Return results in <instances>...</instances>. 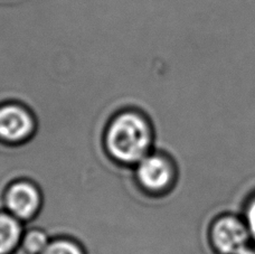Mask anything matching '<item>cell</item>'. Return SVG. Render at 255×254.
Instances as JSON below:
<instances>
[{
    "label": "cell",
    "instance_id": "cell-1",
    "mask_svg": "<svg viewBox=\"0 0 255 254\" xmlns=\"http://www.w3.org/2000/svg\"><path fill=\"white\" fill-rule=\"evenodd\" d=\"M106 147L120 164L135 166L153 149V132L148 118L134 109L121 111L109 124Z\"/></svg>",
    "mask_w": 255,
    "mask_h": 254
},
{
    "label": "cell",
    "instance_id": "cell-2",
    "mask_svg": "<svg viewBox=\"0 0 255 254\" xmlns=\"http://www.w3.org/2000/svg\"><path fill=\"white\" fill-rule=\"evenodd\" d=\"M205 238L213 254H242L252 249V240L242 214L222 212L206 226Z\"/></svg>",
    "mask_w": 255,
    "mask_h": 254
},
{
    "label": "cell",
    "instance_id": "cell-3",
    "mask_svg": "<svg viewBox=\"0 0 255 254\" xmlns=\"http://www.w3.org/2000/svg\"><path fill=\"white\" fill-rule=\"evenodd\" d=\"M135 177L145 192L153 195L166 194L174 188L178 170L169 156L152 151L134 166Z\"/></svg>",
    "mask_w": 255,
    "mask_h": 254
},
{
    "label": "cell",
    "instance_id": "cell-4",
    "mask_svg": "<svg viewBox=\"0 0 255 254\" xmlns=\"http://www.w3.org/2000/svg\"><path fill=\"white\" fill-rule=\"evenodd\" d=\"M36 122L28 108L18 102L0 104V140L17 144L33 135Z\"/></svg>",
    "mask_w": 255,
    "mask_h": 254
},
{
    "label": "cell",
    "instance_id": "cell-5",
    "mask_svg": "<svg viewBox=\"0 0 255 254\" xmlns=\"http://www.w3.org/2000/svg\"><path fill=\"white\" fill-rule=\"evenodd\" d=\"M42 206V194L37 186L29 180H17L9 186L4 194V207L21 222L34 219Z\"/></svg>",
    "mask_w": 255,
    "mask_h": 254
},
{
    "label": "cell",
    "instance_id": "cell-6",
    "mask_svg": "<svg viewBox=\"0 0 255 254\" xmlns=\"http://www.w3.org/2000/svg\"><path fill=\"white\" fill-rule=\"evenodd\" d=\"M24 224L7 211L0 212V254H11L20 246Z\"/></svg>",
    "mask_w": 255,
    "mask_h": 254
},
{
    "label": "cell",
    "instance_id": "cell-7",
    "mask_svg": "<svg viewBox=\"0 0 255 254\" xmlns=\"http://www.w3.org/2000/svg\"><path fill=\"white\" fill-rule=\"evenodd\" d=\"M51 242L45 231L40 229L25 230L20 247L28 254H42Z\"/></svg>",
    "mask_w": 255,
    "mask_h": 254
},
{
    "label": "cell",
    "instance_id": "cell-8",
    "mask_svg": "<svg viewBox=\"0 0 255 254\" xmlns=\"http://www.w3.org/2000/svg\"><path fill=\"white\" fill-rule=\"evenodd\" d=\"M42 254H84V251L70 239H56L49 242Z\"/></svg>",
    "mask_w": 255,
    "mask_h": 254
},
{
    "label": "cell",
    "instance_id": "cell-9",
    "mask_svg": "<svg viewBox=\"0 0 255 254\" xmlns=\"http://www.w3.org/2000/svg\"><path fill=\"white\" fill-rule=\"evenodd\" d=\"M241 214H242L245 223H247L250 235H251L252 247L255 249V190L248 195L247 199L243 203Z\"/></svg>",
    "mask_w": 255,
    "mask_h": 254
},
{
    "label": "cell",
    "instance_id": "cell-10",
    "mask_svg": "<svg viewBox=\"0 0 255 254\" xmlns=\"http://www.w3.org/2000/svg\"><path fill=\"white\" fill-rule=\"evenodd\" d=\"M242 254H255V249H250V250H248V251H245V252H243Z\"/></svg>",
    "mask_w": 255,
    "mask_h": 254
}]
</instances>
